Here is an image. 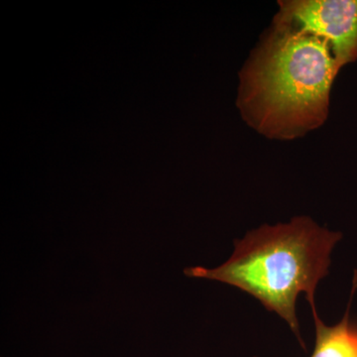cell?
<instances>
[{"label": "cell", "mask_w": 357, "mask_h": 357, "mask_svg": "<svg viewBox=\"0 0 357 357\" xmlns=\"http://www.w3.org/2000/svg\"><path fill=\"white\" fill-rule=\"evenodd\" d=\"M340 67L326 40L273 20L239 75L243 121L274 140H294L325 123Z\"/></svg>", "instance_id": "obj_1"}, {"label": "cell", "mask_w": 357, "mask_h": 357, "mask_svg": "<svg viewBox=\"0 0 357 357\" xmlns=\"http://www.w3.org/2000/svg\"><path fill=\"white\" fill-rule=\"evenodd\" d=\"M342 237L312 218H294L289 223L262 225L236 239L231 257L220 266L188 267L184 273L229 284L252 296L267 311L285 319L305 349L296 302L304 293L310 306L316 305L317 286L328 276L331 255Z\"/></svg>", "instance_id": "obj_2"}, {"label": "cell", "mask_w": 357, "mask_h": 357, "mask_svg": "<svg viewBox=\"0 0 357 357\" xmlns=\"http://www.w3.org/2000/svg\"><path fill=\"white\" fill-rule=\"evenodd\" d=\"M274 20L326 40L340 67L357 60V0H283Z\"/></svg>", "instance_id": "obj_3"}, {"label": "cell", "mask_w": 357, "mask_h": 357, "mask_svg": "<svg viewBox=\"0 0 357 357\" xmlns=\"http://www.w3.org/2000/svg\"><path fill=\"white\" fill-rule=\"evenodd\" d=\"M356 288L357 273L354 276V288L347 312L337 325H325L318 316L316 305L311 306L316 326V344L310 357H357V324L351 323L349 319L352 298Z\"/></svg>", "instance_id": "obj_4"}]
</instances>
